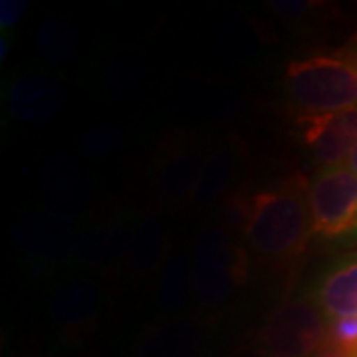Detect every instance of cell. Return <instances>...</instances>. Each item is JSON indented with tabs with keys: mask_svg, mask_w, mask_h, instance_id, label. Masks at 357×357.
I'll use <instances>...</instances> for the list:
<instances>
[{
	"mask_svg": "<svg viewBox=\"0 0 357 357\" xmlns=\"http://www.w3.org/2000/svg\"><path fill=\"white\" fill-rule=\"evenodd\" d=\"M300 133L319 165H344L357 149V107L335 114L302 115Z\"/></svg>",
	"mask_w": 357,
	"mask_h": 357,
	"instance_id": "6",
	"label": "cell"
},
{
	"mask_svg": "<svg viewBox=\"0 0 357 357\" xmlns=\"http://www.w3.org/2000/svg\"><path fill=\"white\" fill-rule=\"evenodd\" d=\"M306 185L294 178L248 199L244 241L268 262H292L306 250L312 236Z\"/></svg>",
	"mask_w": 357,
	"mask_h": 357,
	"instance_id": "1",
	"label": "cell"
},
{
	"mask_svg": "<svg viewBox=\"0 0 357 357\" xmlns=\"http://www.w3.org/2000/svg\"><path fill=\"white\" fill-rule=\"evenodd\" d=\"M286 93L304 115L357 107V54L294 60L286 68Z\"/></svg>",
	"mask_w": 357,
	"mask_h": 357,
	"instance_id": "2",
	"label": "cell"
},
{
	"mask_svg": "<svg viewBox=\"0 0 357 357\" xmlns=\"http://www.w3.org/2000/svg\"><path fill=\"white\" fill-rule=\"evenodd\" d=\"M26 13V4L24 2H16V0H4L2 2V10H0V22L2 26L6 28H10L14 26L18 20H20V16Z\"/></svg>",
	"mask_w": 357,
	"mask_h": 357,
	"instance_id": "19",
	"label": "cell"
},
{
	"mask_svg": "<svg viewBox=\"0 0 357 357\" xmlns=\"http://www.w3.org/2000/svg\"><path fill=\"white\" fill-rule=\"evenodd\" d=\"M167 255V230L163 220L147 217L131 232L128 262L133 274H149L163 266Z\"/></svg>",
	"mask_w": 357,
	"mask_h": 357,
	"instance_id": "11",
	"label": "cell"
},
{
	"mask_svg": "<svg viewBox=\"0 0 357 357\" xmlns=\"http://www.w3.org/2000/svg\"><path fill=\"white\" fill-rule=\"evenodd\" d=\"M345 165L349 167V169H351L354 173H357V149L354 151V153L349 155V159H347V163H345Z\"/></svg>",
	"mask_w": 357,
	"mask_h": 357,
	"instance_id": "21",
	"label": "cell"
},
{
	"mask_svg": "<svg viewBox=\"0 0 357 357\" xmlns=\"http://www.w3.org/2000/svg\"><path fill=\"white\" fill-rule=\"evenodd\" d=\"M129 238L131 234H128V230L121 225H105L91 229L86 236L77 241V256L82 264L88 266L112 264L114 260L121 258L123 252H128Z\"/></svg>",
	"mask_w": 357,
	"mask_h": 357,
	"instance_id": "13",
	"label": "cell"
},
{
	"mask_svg": "<svg viewBox=\"0 0 357 357\" xmlns=\"http://www.w3.org/2000/svg\"><path fill=\"white\" fill-rule=\"evenodd\" d=\"M189 294H192L191 264L185 256H171L159 272L157 302L165 312H177L187 302Z\"/></svg>",
	"mask_w": 357,
	"mask_h": 357,
	"instance_id": "14",
	"label": "cell"
},
{
	"mask_svg": "<svg viewBox=\"0 0 357 357\" xmlns=\"http://www.w3.org/2000/svg\"><path fill=\"white\" fill-rule=\"evenodd\" d=\"M64 105V88L46 76H22L10 88V109L22 121H48Z\"/></svg>",
	"mask_w": 357,
	"mask_h": 357,
	"instance_id": "10",
	"label": "cell"
},
{
	"mask_svg": "<svg viewBox=\"0 0 357 357\" xmlns=\"http://www.w3.org/2000/svg\"><path fill=\"white\" fill-rule=\"evenodd\" d=\"M312 300L328 319L357 318V255H347L326 270Z\"/></svg>",
	"mask_w": 357,
	"mask_h": 357,
	"instance_id": "8",
	"label": "cell"
},
{
	"mask_svg": "<svg viewBox=\"0 0 357 357\" xmlns=\"http://www.w3.org/2000/svg\"><path fill=\"white\" fill-rule=\"evenodd\" d=\"M345 357H357V318L328 319V345Z\"/></svg>",
	"mask_w": 357,
	"mask_h": 357,
	"instance_id": "18",
	"label": "cell"
},
{
	"mask_svg": "<svg viewBox=\"0 0 357 357\" xmlns=\"http://www.w3.org/2000/svg\"><path fill=\"white\" fill-rule=\"evenodd\" d=\"M203 163L201 153L195 149H183V151L169 155L165 163L159 169V178H157L163 199L169 203L191 199Z\"/></svg>",
	"mask_w": 357,
	"mask_h": 357,
	"instance_id": "12",
	"label": "cell"
},
{
	"mask_svg": "<svg viewBox=\"0 0 357 357\" xmlns=\"http://www.w3.org/2000/svg\"><path fill=\"white\" fill-rule=\"evenodd\" d=\"M234 171V161L229 153L217 151L211 157H206L201 169V175L197 181V187L192 192V203L206 204L213 199H217L220 192L225 191V187L229 185L230 177Z\"/></svg>",
	"mask_w": 357,
	"mask_h": 357,
	"instance_id": "16",
	"label": "cell"
},
{
	"mask_svg": "<svg viewBox=\"0 0 357 357\" xmlns=\"http://www.w3.org/2000/svg\"><path fill=\"white\" fill-rule=\"evenodd\" d=\"M38 48L50 62H66L76 50V38L72 30L60 22H46L38 32Z\"/></svg>",
	"mask_w": 357,
	"mask_h": 357,
	"instance_id": "17",
	"label": "cell"
},
{
	"mask_svg": "<svg viewBox=\"0 0 357 357\" xmlns=\"http://www.w3.org/2000/svg\"><path fill=\"white\" fill-rule=\"evenodd\" d=\"M103 296L96 282L86 278L66 282L50 300V316L64 330H82L102 312Z\"/></svg>",
	"mask_w": 357,
	"mask_h": 357,
	"instance_id": "9",
	"label": "cell"
},
{
	"mask_svg": "<svg viewBox=\"0 0 357 357\" xmlns=\"http://www.w3.org/2000/svg\"><path fill=\"white\" fill-rule=\"evenodd\" d=\"M248 266V252L230 230L206 227L197 234L192 246V296L206 310H217L246 282Z\"/></svg>",
	"mask_w": 357,
	"mask_h": 357,
	"instance_id": "3",
	"label": "cell"
},
{
	"mask_svg": "<svg viewBox=\"0 0 357 357\" xmlns=\"http://www.w3.org/2000/svg\"><path fill=\"white\" fill-rule=\"evenodd\" d=\"M312 234L357 241V173L345 165L319 167L306 185Z\"/></svg>",
	"mask_w": 357,
	"mask_h": 357,
	"instance_id": "4",
	"label": "cell"
},
{
	"mask_svg": "<svg viewBox=\"0 0 357 357\" xmlns=\"http://www.w3.org/2000/svg\"><path fill=\"white\" fill-rule=\"evenodd\" d=\"M314 357H345L342 356L340 351H335V349H330V347H326V349H321L319 354H316Z\"/></svg>",
	"mask_w": 357,
	"mask_h": 357,
	"instance_id": "20",
	"label": "cell"
},
{
	"mask_svg": "<svg viewBox=\"0 0 357 357\" xmlns=\"http://www.w3.org/2000/svg\"><path fill=\"white\" fill-rule=\"evenodd\" d=\"M70 230L58 229L56 220L36 218L26 220L22 230V248L40 258H60L70 248Z\"/></svg>",
	"mask_w": 357,
	"mask_h": 357,
	"instance_id": "15",
	"label": "cell"
},
{
	"mask_svg": "<svg viewBox=\"0 0 357 357\" xmlns=\"http://www.w3.org/2000/svg\"><path fill=\"white\" fill-rule=\"evenodd\" d=\"M203 328L187 318H171L141 333L133 345V357H201Z\"/></svg>",
	"mask_w": 357,
	"mask_h": 357,
	"instance_id": "7",
	"label": "cell"
},
{
	"mask_svg": "<svg viewBox=\"0 0 357 357\" xmlns=\"http://www.w3.org/2000/svg\"><path fill=\"white\" fill-rule=\"evenodd\" d=\"M328 345V318L312 298L282 302L256 337L262 357H314Z\"/></svg>",
	"mask_w": 357,
	"mask_h": 357,
	"instance_id": "5",
	"label": "cell"
}]
</instances>
